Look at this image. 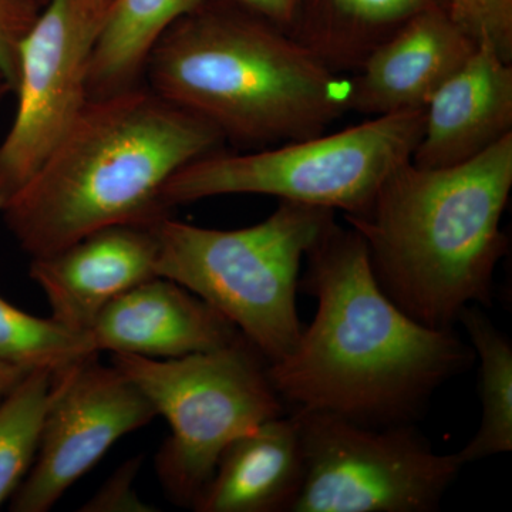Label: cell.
<instances>
[{"instance_id": "cell-1", "label": "cell", "mask_w": 512, "mask_h": 512, "mask_svg": "<svg viewBox=\"0 0 512 512\" xmlns=\"http://www.w3.org/2000/svg\"><path fill=\"white\" fill-rule=\"evenodd\" d=\"M299 288L315 319L291 352L268 365L284 402L366 426L413 423L476 353L454 329L421 325L380 289L365 241L336 221L305 258Z\"/></svg>"}, {"instance_id": "cell-2", "label": "cell", "mask_w": 512, "mask_h": 512, "mask_svg": "<svg viewBox=\"0 0 512 512\" xmlns=\"http://www.w3.org/2000/svg\"><path fill=\"white\" fill-rule=\"evenodd\" d=\"M224 140L207 120L150 87L89 99L3 218L30 258L110 225L154 224L170 215L168 180Z\"/></svg>"}, {"instance_id": "cell-3", "label": "cell", "mask_w": 512, "mask_h": 512, "mask_svg": "<svg viewBox=\"0 0 512 512\" xmlns=\"http://www.w3.org/2000/svg\"><path fill=\"white\" fill-rule=\"evenodd\" d=\"M512 190V134L467 163L421 168L407 161L372 204L345 215L365 241L377 284L410 318L454 329L468 305L490 308L507 254L501 218Z\"/></svg>"}, {"instance_id": "cell-4", "label": "cell", "mask_w": 512, "mask_h": 512, "mask_svg": "<svg viewBox=\"0 0 512 512\" xmlns=\"http://www.w3.org/2000/svg\"><path fill=\"white\" fill-rule=\"evenodd\" d=\"M144 76L153 92L244 146L320 136L350 111V77L291 33L208 0L160 37Z\"/></svg>"}, {"instance_id": "cell-5", "label": "cell", "mask_w": 512, "mask_h": 512, "mask_svg": "<svg viewBox=\"0 0 512 512\" xmlns=\"http://www.w3.org/2000/svg\"><path fill=\"white\" fill-rule=\"evenodd\" d=\"M333 222L335 211L291 201L241 229L202 228L165 215L153 224L158 275L214 306L271 365L301 336L302 262Z\"/></svg>"}, {"instance_id": "cell-6", "label": "cell", "mask_w": 512, "mask_h": 512, "mask_svg": "<svg viewBox=\"0 0 512 512\" xmlns=\"http://www.w3.org/2000/svg\"><path fill=\"white\" fill-rule=\"evenodd\" d=\"M423 123L424 110L406 111L252 153L214 151L177 171L163 202L170 210L221 195L259 194L359 215L389 175L412 160Z\"/></svg>"}, {"instance_id": "cell-7", "label": "cell", "mask_w": 512, "mask_h": 512, "mask_svg": "<svg viewBox=\"0 0 512 512\" xmlns=\"http://www.w3.org/2000/svg\"><path fill=\"white\" fill-rule=\"evenodd\" d=\"M111 355V365L130 377L170 424L156 471L168 498L181 507H194L232 441L285 414L268 363L245 338L178 359Z\"/></svg>"}, {"instance_id": "cell-8", "label": "cell", "mask_w": 512, "mask_h": 512, "mask_svg": "<svg viewBox=\"0 0 512 512\" xmlns=\"http://www.w3.org/2000/svg\"><path fill=\"white\" fill-rule=\"evenodd\" d=\"M305 480L292 512H431L460 474L412 423L373 427L320 410L295 409Z\"/></svg>"}, {"instance_id": "cell-9", "label": "cell", "mask_w": 512, "mask_h": 512, "mask_svg": "<svg viewBox=\"0 0 512 512\" xmlns=\"http://www.w3.org/2000/svg\"><path fill=\"white\" fill-rule=\"evenodd\" d=\"M110 0H47L20 45L16 113L0 141V214L89 100L90 57Z\"/></svg>"}, {"instance_id": "cell-10", "label": "cell", "mask_w": 512, "mask_h": 512, "mask_svg": "<svg viewBox=\"0 0 512 512\" xmlns=\"http://www.w3.org/2000/svg\"><path fill=\"white\" fill-rule=\"evenodd\" d=\"M97 357L53 375L35 461L10 498V511L52 510L116 441L158 416L130 377L116 366L101 365Z\"/></svg>"}, {"instance_id": "cell-11", "label": "cell", "mask_w": 512, "mask_h": 512, "mask_svg": "<svg viewBox=\"0 0 512 512\" xmlns=\"http://www.w3.org/2000/svg\"><path fill=\"white\" fill-rule=\"evenodd\" d=\"M153 224L97 229L53 254L32 258L30 278L49 302L52 319L89 333L111 301L158 276Z\"/></svg>"}, {"instance_id": "cell-12", "label": "cell", "mask_w": 512, "mask_h": 512, "mask_svg": "<svg viewBox=\"0 0 512 512\" xmlns=\"http://www.w3.org/2000/svg\"><path fill=\"white\" fill-rule=\"evenodd\" d=\"M476 47L446 8L424 10L380 43L352 73L349 110L372 117L424 110Z\"/></svg>"}, {"instance_id": "cell-13", "label": "cell", "mask_w": 512, "mask_h": 512, "mask_svg": "<svg viewBox=\"0 0 512 512\" xmlns=\"http://www.w3.org/2000/svg\"><path fill=\"white\" fill-rule=\"evenodd\" d=\"M90 338L99 353L178 359L227 348L244 336L210 303L158 275L111 301Z\"/></svg>"}, {"instance_id": "cell-14", "label": "cell", "mask_w": 512, "mask_h": 512, "mask_svg": "<svg viewBox=\"0 0 512 512\" xmlns=\"http://www.w3.org/2000/svg\"><path fill=\"white\" fill-rule=\"evenodd\" d=\"M512 134V62L478 43L424 107L412 163L446 168L467 163Z\"/></svg>"}, {"instance_id": "cell-15", "label": "cell", "mask_w": 512, "mask_h": 512, "mask_svg": "<svg viewBox=\"0 0 512 512\" xmlns=\"http://www.w3.org/2000/svg\"><path fill=\"white\" fill-rule=\"evenodd\" d=\"M305 480V453L295 414L274 417L224 451L192 510L292 512Z\"/></svg>"}, {"instance_id": "cell-16", "label": "cell", "mask_w": 512, "mask_h": 512, "mask_svg": "<svg viewBox=\"0 0 512 512\" xmlns=\"http://www.w3.org/2000/svg\"><path fill=\"white\" fill-rule=\"evenodd\" d=\"M446 0H301L291 35L330 69L353 73L414 16Z\"/></svg>"}, {"instance_id": "cell-17", "label": "cell", "mask_w": 512, "mask_h": 512, "mask_svg": "<svg viewBox=\"0 0 512 512\" xmlns=\"http://www.w3.org/2000/svg\"><path fill=\"white\" fill-rule=\"evenodd\" d=\"M207 0H110L90 57L89 99L140 86L160 37Z\"/></svg>"}, {"instance_id": "cell-18", "label": "cell", "mask_w": 512, "mask_h": 512, "mask_svg": "<svg viewBox=\"0 0 512 512\" xmlns=\"http://www.w3.org/2000/svg\"><path fill=\"white\" fill-rule=\"evenodd\" d=\"M457 322L480 360V426L470 443L456 453L467 466L512 450V345L485 315L483 306H466Z\"/></svg>"}, {"instance_id": "cell-19", "label": "cell", "mask_w": 512, "mask_h": 512, "mask_svg": "<svg viewBox=\"0 0 512 512\" xmlns=\"http://www.w3.org/2000/svg\"><path fill=\"white\" fill-rule=\"evenodd\" d=\"M53 375L33 370L0 403V505L12 498L33 466Z\"/></svg>"}, {"instance_id": "cell-20", "label": "cell", "mask_w": 512, "mask_h": 512, "mask_svg": "<svg viewBox=\"0 0 512 512\" xmlns=\"http://www.w3.org/2000/svg\"><path fill=\"white\" fill-rule=\"evenodd\" d=\"M92 355L99 352L89 333L73 332L52 318H37L0 296V357L6 362L28 372L56 373Z\"/></svg>"}, {"instance_id": "cell-21", "label": "cell", "mask_w": 512, "mask_h": 512, "mask_svg": "<svg viewBox=\"0 0 512 512\" xmlns=\"http://www.w3.org/2000/svg\"><path fill=\"white\" fill-rule=\"evenodd\" d=\"M446 9L477 45L487 43L512 62V0H446Z\"/></svg>"}, {"instance_id": "cell-22", "label": "cell", "mask_w": 512, "mask_h": 512, "mask_svg": "<svg viewBox=\"0 0 512 512\" xmlns=\"http://www.w3.org/2000/svg\"><path fill=\"white\" fill-rule=\"evenodd\" d=\"M40 9L42 6L33 0H0V70L13 90L18 80L20 45Z\"/></svg>"}, {"instance_id": "cell-23", "label": "cell", "mask_w": 512, "mask_h": 512, "mask_svg": "<svg viewBox=\"0 0 512 512\" xmlns=\"http://www.w3.org/2000/svg\"><path fill=\"white\" fill-rule=\"evenodd\" d=\"M141 466V458L127 461L104 483L99 493L90 498L80 511H153L138 498L133 488L134 478Z\"/></svg>"}, {"instance_id": "cell-24", "label": "cell", "mask_w": 512, "mask_h": 512, "mask_svg": "<svg viewBox=\"0 0 512 512\" xmlns=\"http://www.w3.org/2000/svg\"><path fill=\"white\" fill-rule=\"evenodd\" d=\"M214 2L232 3L288 33L292 32L299 6H301V0H214Z\"/></svg>"}, {"instance_id": "cell-25", "label": "cell", "mask_w": 512, "mask_h": 512, "mask_svg": "<svg viewBox=\"0 0 512 512\" xmlns=\"http://www.w3.org/2000/svg\"><path fill=\"white\" fill-rule=\"evenodd\" d=\"M29 373L28 370L12 365L0 357V403L23 382Z\"/></svg>"}, {"instance_id": "cell-26", "label": "cell", "mask_w": 512, "mask_h": 512, "mask_svg": "<svg viewBox=\"0 0 512 512\" xmlns=\"http://www.w3.org/2000/svg\"><path fill=\"white\" fill-rule=\"evenodd\" d=\"M10 93L13 94L12 84H10L8 77L0 70V109H2L3 100H5Z\"/></svg>"}, {"instance_id": "cell-27", "label": "cell", "mask_w": 512, "mask_h": 512, "mask_svg": "<svg viewBox=\"0 0 512 512\" xmlns=\"http://www.w3.org/2000/svg\"><path fill=\"white\" fill-rule=\"evenodd\" d=\"M33 2L37 3V5L42 6L43 8V6L46 5L47 0H33Z\"/></svg>"}]
</instances>
